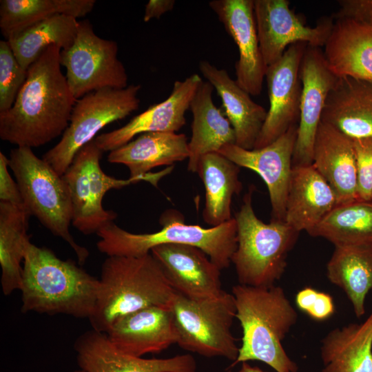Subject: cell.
<instances>
[{"mask_svg":"<svg viewBox=\"0 0 372 372\" xmlns=\"http://www.w3.org/2000/svg\"><path fill=\"white\" fill-rule=\"evenodd\" d=\"M225 372H267L262 370L258 366H253L248 364L247 362H241V366L240 369L236 371H233L232 370H227Z\"/></svg>","mask_w":372,"mask_h":372,"instance_id":"obj_41","label":"cell"},{"mask_svg":"<svg viewBox=\"0 0 372 372\" xmlns=\"http://www.w3.org/2000/svg\"><path fill=\"white\" fill-rule=\"evenodd\" d=\"M333 17L323 54L338 78L372 82V26L349 17Z\"/></svg>","mask_w":372,"mask_h":372,"instance_id":"obj_21","label":"cell"},{"mask_svg":"<svg viewBox=\"0 0 372 372\" xmlns=\"http://www.w3.org/2000/svg\"><path fill=\"white\" fill-rule=\"evenodd\" d=\"M187 137L176 132H147L110 152L107 161L125 165L130 177L144 176L156 167L189 158Z\"/></svg>","mask_w":372,"mask_h":372,"instance_id":"obj_25","label":"cell"},{"mask_svg":"<svg viewBox=\"0 0 372 372\" xmlns=\"http://www.w3.org/2000/svg\"><path fill=\"white\" fill-rule=\"evenodd\" d=\"M174 0H149L145 6L143 21L148 22L152 19H159L165 13L172 10Z\"/></svg>","mask_w":372,"mask_h":372,"instance_id":"obj_40","label":"cell"},{"mask_svg":"<svg viewBox=\"0 0 372 372\" xmlns=\"http://www.w3.org/2000/svg\"><path fill=\"white\" fill-rule=\"evenodd\" d=\"M95 3L94 0H1V32L8 40L54 14L83 17L92 10Z\"/></svg>","mask_w":372,"mask_h":372,"instance_id":"obj_32","label":"cell"},{"mask_svg":"<svg viewBox=\"0 0 372 372\" xmlns=\"http://www.w3.org/2000/svg\"><path fill=\"white\" fill-rule=\"evenodd\" d=\"M257 34L264 62L269 66L295 43L324 47L333 17L320 19L314 27L306 25L289 7L288 0H254Z\"/></svg>","mask_w":372,"mask_h":372,"instance_id":"obj_12","label":"cell"},{"mask_svg":"<svg viewBox=\"0 0 372 372\" xmlns=\"http://www.w3.org/2000/svg\"><path fill=\"white\" fill-rule=\"evenodd\" d=\"M160 223L163 227L156 232L134 234L111 223L96 234L100 238L97 249L107 256H141L161 245H189L203 250L220 270L230 265L237 247L234 218L220 225L203 228L186 224L180 212L169 209L161 215Z\"/></svg>","mask_w":372,"mask_h":372,"instance_id":"obj_5","label":"cell"},{"mask_svg":"<svg viewBox=\"0 0 372 372\" xmlns=\"http://www.w3.org/2000/svg\"><path fill=\"white\" fill-rule=\"evenodd\" d=\"M307 45H290L280 59L267 66L269 108L254 149L268 145L298 124L302 88L300 68Z\"/></svg>","mask_w":372,"mask_h":372,"instance_id":"obj_11","label":"cell"},{"mask_svg":"<svg viewBox=\"0 0 372 372\" xmlns=\"http://www.w3.org/2000/svg\"><path fill=\"white\" fill-rule=\"evenodd\" d=\"M141 88V85L134 84L123 89L103 88L76 100L60 141L42 158L63 176L77 152L102 128L138 109Z\"/></svg>","mask_w":372,"mask_h":372,"instance_id":"obj_9","label":"cell"},{"mask_svg":"<svg viewBox=\"0 0 372 372\" xmlns=\"http://www.w3.org/2000/svg\"><path fill=\"white\" fill-rule=\"evenodd\" d=\"M320 355L322 372H372V313L361 323L330 331Z\"/></svg>","mask_w":372,"mask_h":372,"instance_id":"obj_27","label":"cell"},{"mask_svg":"<svg viewBox=\"0 0 372 372\" xmlns=\"http://www.w3.org/2000/svg\"><path fill=\"white\" fill-rule=\"evenodd\" d=\"M209 6L238 47L236 81L250 95H259L267 66L260 48L254 0H213Z\"/></svg>","mask_w":372,"mask_h":372,"instance_id":"obj_15","label":"cell"},{"mask_svg":"<svg viewBox=\"0 0 372 372\" xmlns=\"http://www.w3.org/2000/svg\"><path fill=\"white\" fill-rule=\"evenodd\" d=\"M307 233L334 246L372 244V200L337 205Z\"/></svg>","mask_w":372,"mask_h":372,"instance_id":"obj_33","label":"cell"},{"mask_svg":"<svg viewBox=\"0 0 372 372\" xmlns=\"http://www.w3.org/2000/svg\"><path fill=\"white\" fill-rule=\"evenodd\" d=\"M169 309L180 348L205 358L236 360L239 347L231 332L236 318L231 293L224 291L216 298L192 300L176 291Z\"/></svg>","mask_w":372,"mask_h":372,"instance_id":"obj_8","label":"cell"},{"mask_svg":"<svg viewBox=\"0 0 372 372\" xmlns=\"http://www.w3.org/2000/svg\"><path fill=\"white\" fill-rule=\"evenodd\" d=\"M74 372H85V371L81 369H79V370L75 371Z\"/></svg>","mask_w":372,"mask_h":372,"instance_id":"obj_42","label":"cell"},{"mask_svg":"<svg viewBox=\"0 0 372 372\" xmlns=\"http://www.w3.org/2000/svg\"><path fill=\"white\" fill-rule=\"evenodd\" d=\"M94 313L93 329L106 333L118 318L152 306L167 307L176 294L151 253L141 256H107L103 262Z\"/></svg>","mask_w":372,"mask_h":372,"instance_id":"obj_4","label":"cell"},{"mask_svg":"<svg viewBox=\"0 0 372 372\" xmlns=\"http://www.w3.org/2000/svg\"><path fill=\"white\" fill-rule=\"evenodd\" d=\"M72 202V225L85 235L97 234L113 223L117 214L112 210H99L94 205L87 172V154L83 147L63 175Z\"/></svg>","mask_w":372,"mask_h":372,"instance_id":"obj_34","label":"cell"},{"mask_svg":"<svg viewBox=\"0 0 372 372\" xmlns=\"http://www.w3.org/2000/svg\"><path fill=\"white\" fill-rule=\"evenodd\" d=\"M202 81L197 74L176 81L165 100L134 116L123 127L96 136V145L103 152H111L143 133L176 132L185 125L186 112Z\"/></svg>","mask_w":372,"mask_h":372,"instance_id":"obj_17","label":"cell"},{"mask_svg":"<svg viewBox=\"0 0 372 372\" xmlns=\"http://www.w3.org/2000/svg\"><path fill=\"white\" fill-rule=\"evenodd\" d=\"M105 333L119 350L135 357L160 353L178 341L167 307L152 306L123 316Z\"/></svg>","mask_w":372,"mask_h":372,"instance_id":"obj_19","label":"cell"},{"mask_svg":"<svg viewBox=\"0 0 372 372\" xmlns=\"http://www.w3.org/2000/svg\"><path fill=\"white\" fill-rule=\"evenodd\" d=\"M9 167L30 215L35 216L53 235L65 241L76 254L79 263L84 264L89 251L76 243L70 233L72 207L63 176L36 156L32 148L26 147H17L11 150Z\"/></svg>","mask_w":372,"mask_h":372,"instance_id":"obj_7","label":"cell"},{"mask_svg":"<svg viewBox=\"0 0 372 372\" xmlns=\"http://www.w3.org/2000/svg\"><path fill=\"white\" fill-rule=\"evenodd\" d=\"M150 253L161 266L170 286L192 300L214 298L221 295L220 269L195 246L164 244Z\"/></svg>","mask_w":372,"mask_h":372,"instance_id":"obj_18","label":"cell"},{"mask_svg":"<svg viewBox=\"0 0 372 372\" xmlns=\"http://www.w3.org/2000/svg\"><path fill=\"white\" fill-rule=\"evenodd\" d=\"M312 165L333 189L338 205L359 200L353 139L320 121Z\"/></svg>","mask_w":372,"mask_h":372,"instance_id":"obj_20","label":"cell"},{"mask_svg":"<svg viewBox=\"0 0 372 372\" xmlns=\"http://www.w3.org/2000/svg\"><path fill=\"white\" fill-rule=\"evenodd\" d=\"M118 45L96 35L88 20L79 21L72 45L60 52V63L74 97L103 88L123 89L128 85L125 68L118 58Z\"/></svg>","mask_w":372,"mask_h":372,"instance_id":"obj_10","label":"cell"},{"mask_svg":"<svg viewBox=\"0 0 372 372\" xmlns=\"http://www.w3.org/2000/svg\"><path fill=\"white\" fill-rule=\"evenodd\" d=\"M300 74L302 88L292 167L312 164L316 135L326 100L338 79L327 65L322 48L309 45L301 61Z\"/></svg>","mask_w":372,"mask_h":372,"instance_id":"obj_13","label":"cell"},{"mask_svg":"<svg viewBox=\"0 0 372 372\" xmlns=\"http://www.w3.org/2000/svg\"><path fill=\"white\" fill-rule=\"evenodd\" d=\"M356 162L358 196L372 200V138L353 139Z\"/></svg>","mask_w":372,"mask_h":372,"instance_id":"obj_36","label":"cell"},{"mask_svg":"<svg viewBox=\"0 0 372 372\" xmlns=\"http://www.w3.org/2000/svg\"><path fill=\"white\" fill-rule=\"evenodd\" d=\"M56 45L48 47L28 68L11 108L0 113V138L17 147H37L67 129L76 99L61 70Z\"/></svg>","mask_w":372,"mask_h":372,"instance_id":"obj_1","label":"cell"},{"mask_svg":"<svg viewBox=\"0 0 372 372\" xmlns=\"http://www.w3.org/2000/svg\"><path fill=\"white\" fill-rule=\"evenodd\" d=\"M74 349L80 369L85 372H196L197 363L189 354L146 359L119 350L106 333L88 330L76 340Z\"/></svg>","mask_w":372,"mask_h":372,"instance_id":"obj_16","label":"cell"},{"mask_svg":"<svg viewBox=\"0 0 372 372\" xmlns=\"http://www.w3.org/2000/svg\"><path fill=\"white\" fill-rule=\"evenodd\" d=\"M253 191L250 187L235 214L237 247L231 262L239 284L268 287L275 285L285 273L288 254L300 232L285 221L265 223L260 220L252 205Z\"/></svg>","mask_w":372,"mask_h":372,"instance_id":"obj_6","label":"cell"},{"mask_svg":"<svg viewBox=\"0 0 372 372\" xmlns=\"http://www.w3.org/2000/svg\"><path fill=\"white\" fill-rule=\"evenodd\" d=\"M334 17H349L372 26V0H340Z\"/></svg>","mask_w":372,"mask_h":372,"instance_id":"obj_39","label":"cell"},{"mask_svg":"<svg viewBox=\"0 0 372 372\" xmlns=\"http://www.w3.org/2000/svg\"><path fill=\"white\" fill-rule=\"evenodd\" d=\"M337 205L333 189L312 164L292 167L285 223L299 232H308Z\"/></svg>","mask_w":372,"mask_h":372,"instance_id":"obj_23","label":"cell"},{"mask_svg":"<svg viewBox=\"0 0 372 372\" xmlns=\"http://www.w3.org/2000/svg\"><path fill=\"white\" fill-rule=\"evenodd\" d=\"M327 276L345 293L356 317H362L366 296L372 291V244L335 246Z\"/></svg>","mask_w":372,"mask_h":372,"instance_id":"obj_29","label":"cell"},{"mask_svg":"<svg viewBox=\"0 0 372 372\" xmlns=\"http://www.w3.org/2000/svg\"><path fill=\"white\" fill-rule=\"evenodd\" d=\"M30 214L25 206L0 202L1 285L4 295L20 290Z\"/></svg>","mask_w":372,"mask_h":372,"instance_id":"obj_30","label":"cell"},{"mask_svg":"<svg viewBox=\"0 0 372 372\" xmlns=\"http://www.w3.org/2000/svg\"><path fill=\"white\" fill-rule=\"evenodd\" d=\"M79 24L75 17L57 14L27 28L6 41L19 64L28 70L50 45H56L61 50L70 48L76 37Z\"/></svg>","mask_w":372,"mask_h":372,"instance_id":"obj_31","label":"cell"},{"mask_svg":"<svg viewBox=\"0 0 372 372\" xmlns=\"http://www.w3.org/2000/svg\"><path fill=\"white\" fill-rule=\"evenodd\" d=\"M298 308L317 321H324L335 313L333 298L327 293L318 291L312 287L300 290L295 298Z\"/></svg>","mask_w":372,"mask_h":372,"instance_id":"obj_37","label":"cell"},{"mask_svg":"<svg viewBox=\"0 0 372 372\" xmlns=\"http://www.w3.org/2000/svg\"><path fill=\"white\" fill-rule=\"evenodd\" d=\"M199 70L222 100L225 115L235 132L236 145L245 149H254L265 121L267 110L254 102L225 69L203 60L199 63Z\"/></svg>","mask_w":372,"mask_h":372,"instance_id":"obj_22","label":"cell"},{"mask_svg":"<svg viewBox=\"0 0 372 372\" xmlns=\"http://www.w3.org/2000/svg\"><path fill=\"white\" fill-rule=\"evenodd\" d=\"M236 318L242 328V343L233 363L257 360L276 372H297L298 366L282 344L298 320V313L278 286H233Z\"/></svg>","mask_w":372,"mask_h":372,"instance_id":"obj_3","label":"cell"},{"mask_svg":"<svg viewBox=\"0 0 372 372\" xmlns=\"http://www.w3.org/2000/svg\"><path fill=\"white\" fill-rule=\"evenodd\" d=\"M99 287L96 279L71 260L29 243L23 262L21 311L89 319Z\"/></svg>","mask_w":372,"mask_h":372,"instance_id":"obj_2","label":"cell"},{"mask_svg":"<svg viewBox=\"0 0 372 372\" xmlns=\"http://www.w3.org/2000/svg\"><path fill=\"white\" fill-rule=\"evenodd\" d=\"M321 121L351 139L372 138V82L338 78L327 98Z\"/></svg>","mask_w":372,"mask_h":372,"instance_id":"obj_24","label":"cell"},{"mask_svg":"<svg viewBox=\"0 0 372 372\" xmlns=\"http://www.w3.org/2000/svg\"><path fill=\"white\" fill-rule=\"evenodd\" d=\"M196 172L205 189L204 221L216 227L232 219V198L242 188L240 167L219 152H213L200 158Z\"/></svg>","mask_w":372,"mask_h":372,"instance_id":"obj_28","label":"cell"},{"mask_svg":"<svg viewBox=\"0 0 372 372\" xmlns=\"http://www.w3.org/2000/svg\"><path fill=\"white\" fill-rule=\"evenodd\" d=\"M298 125L268 145L245 149L235 144L224 146L218 152L240 167L256 172L265 181L271 205V220L285 221L286 202Z\"/></svg>","mask_w":372,"mask_h":372,"instance_id":"obj_14","label":"cell"},{"mask_svg":"<svg viewBox=\"0 0 372 372\" xmlns=\"http://www.w3.org/2000/svg\"><path fill=\"white\" fill-rule=\"evenodd\" d=\"M213 90L208 81H203L189 105L193 121L188 143L187 169L192 172H197L203 156L218 152L225 145H236L235 132L229 121L213 101Z\"/></svg>","mask_w":372,"mask_h":372,"instance_id":"obj_26","label":"cell"},{"mask_svg":"<svg viewBox=\"0 0 372 372\" xmlns=\"http://www.w3.org/2000/svg\"><path fill=\"white\" fill-rule=\"evenodd\" d=\"M9 158L0 152V202L25 206L21 191L16 180L8 172Z\"/></svg>","mask_w":372,"mask_h":372,"instance_id":"obj_38","label":"cell"},{"mask_svg":"<svg viewBox=\"0 0 372 372\" xmlns=\"http://www.w3.org/2000/svg\"><path fill=\"white\" fill-rule=\"evenodd\" d=\"M27 76L8 41H0V113L11 108Z\"/></svg>","mask_w":372,"mask_h":372,"instance_id":"obj_35","label":"cell"}]
</instances>
